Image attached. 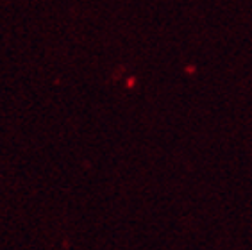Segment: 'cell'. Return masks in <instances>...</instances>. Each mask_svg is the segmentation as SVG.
Segmentation results:
<instances>
[]
</instances>
